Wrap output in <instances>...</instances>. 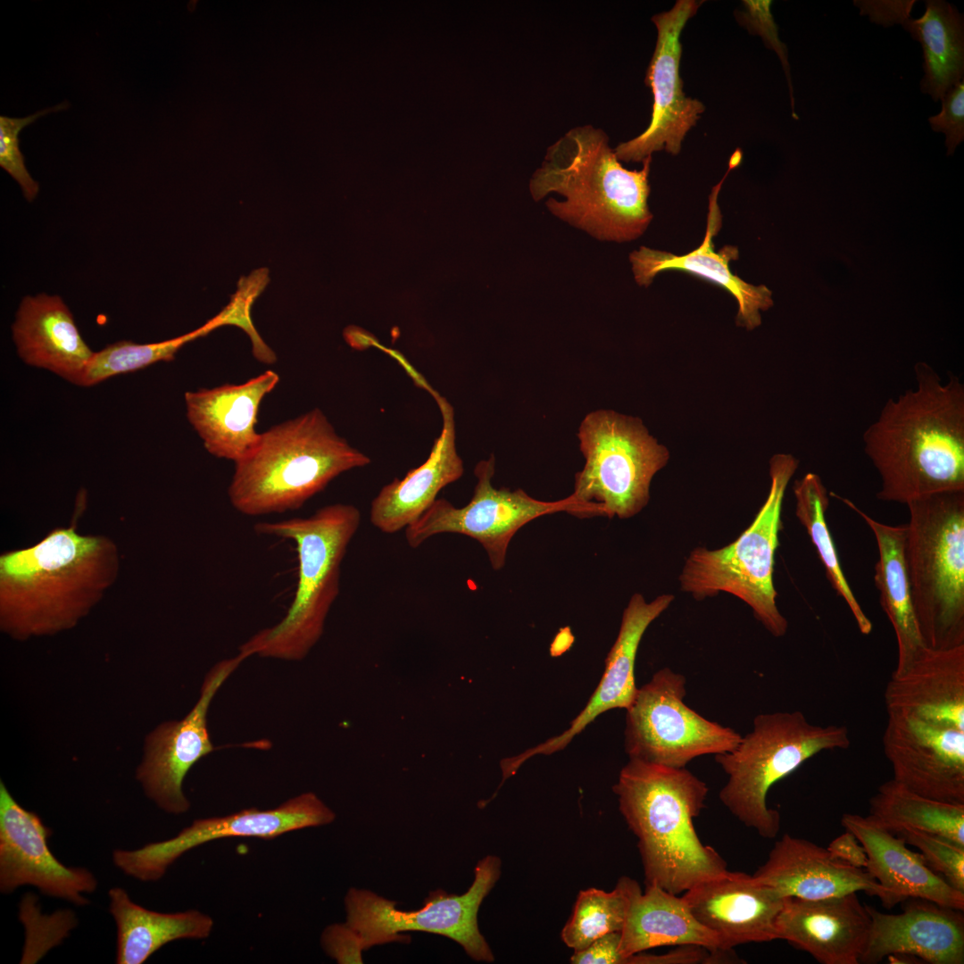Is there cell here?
Segmentation results:
<instances>
[{
	"label": "cell",
	"instance_id": "obj_29",
	"mask_svg": "<svg viewBox=\"0 0 964 964\" xmlns=\"http://www.w3.org/2000/svg\"><path fill=\"white\" fill-rule=\"evenodd\" d=\"M12 333L18 355L26 364L47 370L77 386L95 353L57 295L24 297Z\"/></svg>",
	"mask_w": 964,
	"mask_h": 964
},
{
	"label": "cell",
	"instance_id": "obj_3",
	"mask_svg": "<svg viewBox=\"0 0 964 964\" xmlns=\"http://www.w3.org/2000/svg\"><path fill=\"white\" fill-rule=\"evenodd\" d=\"M652 156L641 170L622 166L607 134L578 126L551 145L529 180L535 201L555 192L564 201L545 204L556 217L599 240L627 242L642 236L652 220L648 207Z\"/></svg>",
	"mask_w": 964,
	"mask_h": 964
},
{
	"label": "cell",
	"instance_id": "obj_10",
	"mask_svg": "<svg viewBox=\"0 0 964 964\" xmlns=\"http://www.w3.org/2000/svg\"><path fill=\"white\" fill-rule=\"evenodd\" d=\"M578 437L585 458L570 494L578 518L629 519L648 503L654 475L669 458L642 420L611 410L586 415Z\"/></svg>",
	"mask_w": 964,
	"mask_h": 964
},
{
	"label": "cell",
	"instance_id": "obj_24",
	"mask_svg": "<svg viewBox=\"0 0 964 964\" xmlns=\"http://www.w3.org/2000/svg\"><path fill=\"white\" fill-rule=\"evenodd\" d=\"M752 876L782 897L807 900L864 892L893 908L887 892L863 868L834 857L827 848L785 834Z\"/></svg>",
	"mask_w": 964,
	"mask_h": 964
},
{
	"label": "cell",
	"instance_id": "obj_39",
	"mask_svg": "<svg viewBox=\"0 0 964 964\" xmlns=\"http://www.w3.org/2000/svg\"><path fill=\"white\" fill-rule=\"evenodd\" d=\"M894 835L917 847L935 872L941 874L953 888L964 892V846L939 835L916 829H902Z\"/></svg>",
	"mask_w": 964,
	"mask_h": 964
},
{
	"label": "cell",
	"instance_id": "obj_7",
	"mask_svg": "<svg viewBox=\"0 0 964 964\" xmlns=\"http://www.w3.org/2000/svg\"><path fill=\"white\" fill-rule=\"evenodd\" d=\"M905 561L920 636L930 648L964 644V490L907 504Z\"/></svg>",
	"mask_w": 964,
	"mask_h": 964
},
{
	"label": "cell",
	"instance_id": "obj_27",
	"mask_svg": "<svg viewBox=\"0 0 964 964\" xmlns=\"http://www.w3.org/2000/svg\"><path fill=\"white\" fill-rule=\"evenodd\" d=\"M278 381V373L267 370L243 384L185 394L188 421L209 453L237 462L253 450L260 404Z\"/></svg>",
	"mask_w": 964,
	"mask_h": 964
},
{
	"label": "cell",
	"instance_id": "obj_36",
	"mask_svg": "<svg viewBox=\"0 0 964 964\" xmlns=\"http://www.w3.org/2000/svg\"><path fill=\"white\" fill-rule=\"evenodd\" d=\"M636 883L630 877H621L611 892L594 887L581 890L572 914L561 930L562 942L576 952L603 935L620 932Z\"/></svg>",
	"mask_w": 964,
	"mask_h": 964
},
{
	"label": "cell",
	"instance_id": "obj_15",
	"mask_svg": "<svg viewBox=\"0 0 964 964\" xmlns=\"http://www.w3.org/2000/svg\"><path fill=\"white\" fill-rule=\"evenodd\" d=\"M702 3L677 0L670 10L652 17L657 39L644 79L653 97L651 121L640 135L614 148L620 162H643L661 150L678 154L686 133L704 112L702 102L685 95L679 72L681 34Z\"/></svg>",
	"mask_w": 964,
	"mask_h": 964
},
{
	"label": "cell",
	"instance_id": "obj_31",
	"mask_svg": "<svg viewBox=\"0 0 964 964\" xmlns=\"http://www.w3.org/2000/svg\"><path fill=\"white\" fill-rule=\"evenodd\" d=\"M856 511L871 529L878 549L874 581L881 607L892 624L897 643L894 671L903 669L925 646L913 608L905 561L906 525L879 522L850 500L831 494Z\"/></svg>",
	"mask_w": 964,
	"mask_h": 964
},
{
	"label": "cell",
	"instance_id": "obj_11",
	"mask_svg": "<svg viewBox=\"0 0 964 964\" xmlns=\"http://www.w3.org/2000/svg\"><path fill=\"white\" fill-rule=\"evenodd\" d=\"M474 880L461 895L442 889L431 891L421 909L403 911L366 889L351 888L345 898V924L356 934L364 950L391 942L410 941L403 932L419 931L444 935L458 943L476 961L493 962L494 954L480 933L479 907L501 876V860L487 855L474 870Z\"/></svg>",
	"mask_w": 964,
	"mask_h": 964
},
{
	"label": "cell",
	"instance_id": "obj_21",
	"mask_svg": "<svg viewBox=\"0 0 964 964\" xmlns=\"http://www.w3.org/2000/svg\"><path fill=\"white\" fill-rule=\"evenodd\" d=\"M674 598L672 594H664L646 602L639 593L631 596L623 611L617 638L606 657L603 675L584 710L561 735L515 757L503 760L501 767L506 776L515 774L535 755H550L562 750L602 713L611 709L627 710L631 705L638 689L635 664L641 639L651 623L669 607Z\"/></svg>",
	"mask_w": 964,
	"mask_h": 964
},
{
	"label": "cell",
	"instance_id": "obj_34",
	"mask_svg": "<svg viewBox=\"0 0 964 964\" xmlns=\"http://www.w3.org/2000/svg\"><path fill=\"white\" fill-rule=\"evenodd\" d=\"M868 817L893 834L916 829L964 846V804L921 796L893 778L883 783L870 798Z\"/></svg>",
	"mask_w": 964,
	"mask_h": 964
},
{
	"label": "cell",
	"instance_id": "obj_40",
	"mask_svg": "<svg viewBox=\"0 0 964 964\" xmlns=\"http://www.w3.org/2000/svg\"><path fill=\"white\" fill-rule=\"evenodd\" d=\"M68 106V103L64 102L24 118L0 116V166L20 185L29 202H32L37 196L39 185L26 168L24 156L19 148V133L39 117L64 110Z\"/></svg>",
	"mask_w": 964,
	"mask_h": 964
},
{
	"label": "cell",
	"instance_id": "obj_32",
	"mask_svg": "<svg viewBox=\"0 0 964 964\" xmlns=\"http://www.w3.org/2000/svg\"><path fill=\"white\" fill-rule=\"evenodd\" d=\"M109 910L116 924V963L142 964L166 943L179 939H204L212 918L196 910L163 913L134 902L125 889L108 892Z\"/></svg>",
	"mask_w": 964,
	"mask_h": 964
},
{
	"label": "cell",
	"instance_id": "obj_44",
	"mask_svg": "<svg viewBox=\"0 0 964 964\" xmlns=\"http://www.w3.org/2000/svg\"><path fill=\"white\" fill-rule=\"evenodd\" d=\"M915 4V0L853 1V4L860 9V14L867 15L871 22L883 27H891L899 24L902 25L903 29L912 19L910 12Z\"/></svg>",
	"mask_w": 964,
	"mask_h": 964
},
{
	"label": "cell",
	"instance_id": "obj_13",
	"mask_svg": "<svg viewBox=\"0 0 964 964\" xmlns=\"http://www.w3.org/2000/svg\"><path fill=\"white\" fill-rule=\"evenodd\" d=\"M495 458L491 455L477 463L474 474L477 484L473 495L463 507L449 501L436 499L430 507L404 529L409 546L417 548L430 537L443 533H455L478 541L487 553L494 570L503 568L509 544L526 524L541 516L566 511L578 516L571 495L558 501L537 500L519 488H495L492 479Z\"/></svg>",
	"mask_w": 964,
	"mask_h": 964
},
{
	"label": "cell",
	"instance_id": "obj_5",
	"mask_svg": "<svg viewBox=\"0 0 964 964\" xmlns=\"http://www.w3.org/2000/svg\"><path fill=\"white\" fill-rule=\"evenodd\" d=\"M370 461L316 408L260 434L235 462L229 498L251 517L297 510L340 474Z\"/></svg>",
	"mask_w": 964,
	"mask_h": 964
},
{
	"label": "cell",
	"instance_id": "obj_42",
	"mask_svg": "<svg viewBox=\"0 0 964 964\" xmlns=\"http://www.w3.org/2000/svg\"><path fill=\"white\" fill-rule=\"evenodd\" d=\"M771 4L772 1H744V5L746 6L747 9L746 26L749 28L750 31L760 35L763 38L766 46L774 50L780 59L788 82L793 117L797 119V115L794 112V100L787 49L785 45L781 42L778 37L777 27L770 12Z\"/></svg>",
	"mask_w": 964,
	"mask_h": 964
},
{
	"label": "cell",
	"instance_id": "obj_9",
	"mask_svg": "<svg viewBox=\"0 0 964 964\" xmlns=\"http://www.w3.org/2000/svg\"><path fill=\"white\" fill-rule=\"evenodd\" d=\"M798 464L791 454L773 455L769 461V494L750 526L722 548L694 549L679 576L681 590L696 600L720 592L739 598L775 637L785 636L788 628L777 605L773 573L784 497Z\"/></svg>",
	"mask_w": 964,
	"mask_h": 964
},
{
	"label": "cell",
	"instance_id": "obj_28",
	"mask_svg": "<svg viewBox=\"0 0 964 964\" xmlns=\"http://www.w3.org/2000/svg\"><path fill=\"white\" fill-rule=\"evenodd\" d=\"M844 830L852 833L868 856L866 871L887 892L892 906L909 898H921L963 910L964 892L949 885L911 851L899 836L876 824L868 816L844 813Z\"/></svg>",
	"mask_w": 964,
	"mask_h": 964
},
{
	"label": "cell",
	"instance_id": "obj_19",
	"mask_svg": "<svg viewBox=\"0 0 964 964\" xmlns=\"http://www.w3.org/2000/svg\"><path fill=\"white\" fill-rule=\"evenodd\" d=\"M742 157L733 153L723 179L711 190L709 197L707 227L702 243L693 251L677 255L669 252L641 246L629 254L634 278L637 285L648 287L655 276L666 270H679L705 279L727 290L736 300V324L752 330L761 324L760 312L773 306L772 292L764 285L754 286L733 274L729 264L738 259V249L726 245L716 252L713 237L722 224L718 204L721 185L728 172L737 167Z\"/></svg>",
	"mask_w": 964,
	"mask_h": 964
},
{
	"label": "cell",
	"instance_id": "obj_2",
	"mask_svg": "<svg viewBox=\"0 0 964 964\" xmlns=\"http://www.w3.org/2000/svg\"><path fill=\"white\" fill-rule=\"evenodd\" d=\"M120 572L116 544L56 528L33 546L0 556V627L18 640L77 625Z\"/></svg>",
	"mask_w": 964,
	"mask_h": 964
},
{
	"label": "cell",
	"instance_id": "obj_46",
	"mask_svg": "<svg viewBox=\"0 0 964 964\" xmlns=\"http://www.w3.org/2000/svg\"><path fill=\"white\" fill-rule=\"evenodd\" d=\"M827 849L835 858L858 868H866L868 856L856 836L848 830L833 839Z\"/></svg>",
	"mask_w": 964,
	"mask_h": 964
},
{
	"label": "cell",
	"instance_id": "obj_14",
	"mask_svg": "<svg viewBox=\"0 0 964 964\" xmlns=\"http://www.w3.org/2000/svg\"><path fill=\"white\" fill-rule=\"evenodd\" d=\"M335 818L334 811L315 794L304 793L274 809L252 808L224 817L195 819L172 838L131 851L114 850L112 861L127 876L154 882L181 855L208 842L228 837L271 839L290 831L329 824Z\"/></svg>",
	"mask_w": 964,
	"mask_h": 964
},
{
	"label": "cell",
	"instance_id": "obj_16",
	"mask_svg": "<svg viewBox=\"0 0 964 964\" xmlns=\"http://www.w3.org/2000/svg\"><path fill=\"white\" fill-rule=\"evenodd\" d=\"M246 658L239 652L215 664L206 674L191 711L179 721L161 724L147 736L137 778L145 794L164 811L181 814L188 810L190 803L182 788L185 777L214 749L207 729L209 706L221 685Z\"/></svg>",
	"mask_w": 964,
	"mask_h": 964
},
{
	"label": "cell",
	"instance_id": "obj_35",
	"mask_svg": "<svg viewBox=\"0 0 964 964\" xmlns=\"http://www.w3.org/2000/svg\"><path fill=\"white\" fill-rule=\"evenodd\" d=\"M794 494L795 516L815 546L831 586L849 607L860 632L869 635L872 623L847 582L827 526L826 513L829 506V494L827 487L819 475L810 472L795 481Z\"/></svg>",
	"mask_w": 964,
	"mask_h": 964
},
{
	"label": "cell",
	"instance_id": "obj_20",
	"mask_svg": "<svg viewBox=\"0 0 964 964\" xmlns=\"http://www.w3.org/2000/svg\"><path fill=\"white\" fill-rule=\"evenodd\" d=\"M682 897L694 918L718 936L721 951L777 939V918L785 898L752 875L727 869Z\"/></svg>",
	"mask_w": 964,
	"mask_h": 964
},
{
	"label": "cell",
	"instance_id": "obj_41",
	"mask_svg": "<svg viewBox=\"0 0 964 964\" xmlns=\"http://www.w3.org/2000/svg\"><path fill=\"white\" fill-rule=\"evenodd\" d=\"M942 109L928 118L935 132L944 135L947 155H952L964 140V80L957 83L942 98Z\"/></svg>",
	"mask_w": 964,
	"mask_h": 964
},
{
	"label": "cell",
	"instance_id": "obj_6",
	"mask_svg": "<svg viewBox=\"0 0 964 964\" xmlns=\"http://www.w3.org/2000/svg\"><path fill=\"white\" fill-rule=\"evenodd\" d=\"M361 523L352 504L324 506L308 518L261 522L254 530L292 540L298 558L296 590L285 617L257 632L240 646L253 654L286 661L303 659L322 636L328 611L340 588V569Z\"/></svg>",
	"mask_w": 964,
	"mask_h": 964
},
{
	"label": "cell",
	"instance_id": "obj_25",
	"mask_svg": "<svg viewBox=\"0 0 964 964\" xmlns=\"http://www.w3.org/2000/svg\"><path fill=\"white\" fill-rule=\"evenodd\" d=\"M410 376L437 403L443 428L426 461L403 478H395L384 486L371 502L370 520L386 534L405 529L416 521L436 501L439 491L464 473L463 461L456 449L453 406L416 370Z\"/></svg>",
	"mask_w": 964,
	"mask_h": 964
},
{
	"label": "cell",
	"instance_id": "obj_12",
	"mask_svg": "<svg viewBox=\"0 0 964 964\" xmlns=\"http://www.w3.org/2000/svg\"><path fill=\"white\" fill-rule=\"evenodd\" d=\"M686 679L663 668L637 689L627 709L625 751L629 759L686 768L694 759L734 749L741 735L711 721L684 702Z\"/></svg>",
	"mask_w": 964,
	"mask_h": 964
},
{
	"label": "cell",
	"instance_id": "obj_43",
	"mask_svg": "<svg viewBox=\"0 0 964 964\" xmlns=\"http://www.w3.org/2000/svg\"><path fill=\"white\" fill-rule=\"evenodd\" d=\"M325 952L338 963H362L363 951L356 934L345 924H333L321 935Z\"/></svg>",
	"mask_w": 964,
	"mask_h": 964
},
{
	"label": "cell",
	"instance_id": "obj_4",
	"mask_svg": "<svg viewBox=\"0 0 964 964\" xmlns=\"http://www.w3.org/2000/svg\"><path fill=\"white\" fill-rule=\"evenodd\" d=\"M612 789L638 840L645 886L678 895L727 870L694 828L709 788L688 769L629 759Z\"/></svg>",
	"mask_w": 964,
	"mask_h": 964
},
{
	"label": "cell",
	"instance_id": "obj_45",
	"mask_svg": "<svg viewBox=\"0 0 964 964\" xmlns=\"http://www.w3.org/2000/svg\"><path fill=\"white\" fill-rule=\"evenodd\" d=\"M620 932H611L594 940L587 947L574 952L573 964H623L619 952Z\"/></svg>",
	"mask_w": 964,
	"mask_h": 964
},
{
	"label": "cell",
	"instance_id": "obj_17",
	"mask_svg": "<svg viewBox=\"0 0 964 964\" xmlns=\"http://www.w3.org/2000/svg\"><path fill=\"white\" fill-rule=\"evenodd\" d=\"M52 831L34 812L21 806L0 782V891L11 893L29 885L51 897L83 906L97 887L93 873L67 867L50 851Z\"/></svg>",
	"mask_w": 964,
	"mask_h": 964
},
{
	"label": "cell",
	"instance_id": "obj_23",
	"mask_svg": "<svg viewBox=\"0 0 964 964\" xmlns=\"http://www.w3.org/2000/svg\"><path fill=\"white\" fill-rule=\"evenodd\" d=\"M871 919L857 893L823 899L785 897L777 918V939L821 964H859Z\"/></svg>",
	"mask_w": 964,
	"mask_h": 964
},
{
	"label": "cell",
	"instance_id": "obj_22",
	"mask_svg": "<svg viewBox=\"0 0 964 964\" xmlns=\"http://www.w3.org/2000/svg\"><path fill=\"white\" fill-rule=\"evenodd\" d=\"M903 911L887 914L867 905L871 924L860 963L912 956L932 964L964 963L963 910L909 898Z\"/></svg>",
	"mask_w": 964,
	"mask_h": 964
},
{
	"label": "cell",
	"instance_id": "obj_47",
	"mask_svg": "<svg viewBox=\"0 0 964 964\" xmlns=\"http://www.w3.org/2000/svg\"><path fill=\"white\" fill-rule=\"evenodd\" d=\"M345 337L353 348L360 349L372 345L375 339L368 332L355 327L347 328L345 331Z\"/></svg>",
	"mask_w": 964,
	"mask_h": 964
},
{
	"label": "cell",
	"instance_id": "obj_38",
	"mask_svg": "<svg viewBox=\"0 0 964 964\" xmlns=\"http://www.w3.org/2000/svg\"><path fill=\"white\" fill-rule=\"evenodd\" d=\"M268 274V270L262 268L253 271L248 277L241 278L237 291L217 317L221 326L233 325L242 328L252 342L253 356L262 363L271 364L277 360L276 354L259 336L250 315L253 303L270 280Z\"/></svg>",
	"mask_w": 964,
	"mask_h": 964
},
{
	"label": "cell",
	"instance_id": "obj_26",
	"mask_svg": "<svg viewBox=\"0 0 964 964\" xmlns=\"http://www.w3.org/2000/svg\"><path fill=\"white\" fill-rule=\"evenodd\" d=\"M887 713L911 715L964 731V644L922 647L885 691Z\"/></svg>",
	"mask_w": 964,
	"mask_h": 964
},
{
	"label": "cell",
	"instance_id": "obj_8",
	"mask_svg": "<svg viewBox=\"0 0 964 964\" xmlns=\"http://www.w3.org/2000/svg\"><path fill=\"white\" fill-rule=\"evenodd\" d=\"M850 744L844 725H814L799 711L759 714L752 730L734 749L715 755L727 776L719 799L744 826L773 839L781 819L768 807L769 789L816 754L844 750Z\"/></svg>",
	"mask_w": 964,
	"mask_h": 964
},
{
	"label": "cell",
	"instance_id": "obj_30",
	"mask_svg": "<svg viewBox=\"0 0 964 964\" xmlns=\"http://www.w3.org/2000/svg\"><path fill=\"white\" fill-rule=\"evenodd\" d=\"M683 945L724 952L718 936L694 918L682 896L656 885L646 886L642 893L636 883L620 931L619 952L623 964L628 956L649 949Z\"/></svg>",
	"mask_w": 964,
	"mask_h": 964
},
{
	"label": "cell",
	"instance_id": "obj_18",
	"mask_svg": "<svg viewBox=\"0 0 964 964\" xmlns=\"http://www.w3.org/2000/svg\"><path fill=\"white\" fill-rule=\"evenodd\" d=\"M883 746L893 780L921 796L964 804V731L887 713Z\"/></svg>",
	"mask_w": 964,
	"mask_h": 964
},
{
	"label": "cell",
	"instance_id": "obj_1",
	"mask_svg": "<svg viewBox=\"0 0 964 964\" xmlns=\"http://www.w3.org/2000/svg\"><path fill=\"white\" fill-rule=\"evenodd\" d=\"M914 374L915 387L889 399L863 434L884 502L964 490V385L955 376L943 381L926 362Z\"/></svg>",
	"mask_w": 964,
	"mask_h": 964
},
{
	"label": "cell",
	"instance_id": "obj_37",
	"mask_svg": "<svg viewBox=\"0 0 964 964\" xmlns=\"http://www.w3.org/2000/svg\"><path fill=\"white\" fill-rule=\"evenodd\" d=\"M220 327L214 316L202 327L172 339L151 344L115 342L94 353L78 386H91L116 375L137 371L159 362H170L186 344Z\"/></svg>",
	"mask_w": 964,
	"mask_h": 964
},
{
	"label": "cell",
	"instance_id": "obj_33",
	"mask_svg": "<svg viewBox=\"0 0 964 964\" xmlns=\"http://www.w3.org/2000/svg\"><path fill=\"white\" fill-rule=\"evenodd\" d=\"M904 29L920 43L924 75L920 90L935 101L964 77V19L952 4L926 1L922 16L911 19Z\"/></svg>",
	"mask_w": 964,
	"mask_h": 964
}]
</instances>
